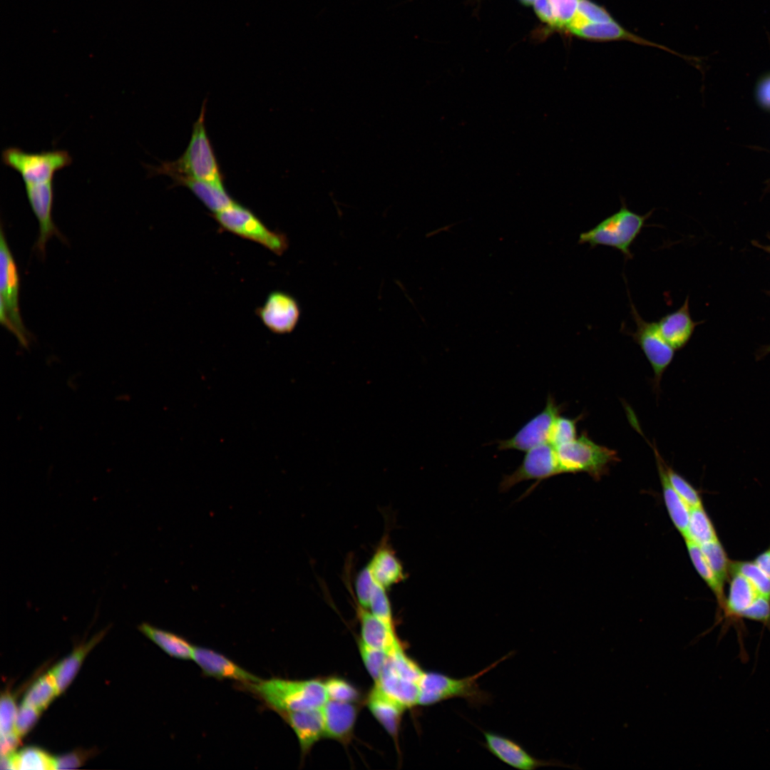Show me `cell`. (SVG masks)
<instances>
[{"label":"cell","mask_w":770,"mask_h":770,"mask_svg":"<svg viewBox=\"0 0 770 770\" xmlns=\"http://www.w3.org/2000/svg\"><path fill=\"white\" fill-rule=\"evenodd\" d=\"M21 737L16 732L5 735H1V756H6L15 753L16 749L21 744Z\"/></svg>","instance_id":"681fc988"},{"label":"cell","mask_w":770,"mask_h":770,"mask_svg":"<svg viewBox=\"0 0 770 770\" xmlns=\"http://www.w3.org/2000/svg\"><path fill=\"white\" fill-rule=\"evenodd\" d=\"M58 695L59 693L55 681L48 672L39 677L30 686L24 695L23 703L42 712Z\"/></svg>","instance_id":"f1b7e54d"},{"label":"cell","mask_w":770,"mask_h":770,"mask_svg":"<svg viewBox=\"0 0 770 770\" xmlns=\"http://www.w3.org/2000/svg\"><path fill=\"white\" fill-rule=\"evenodd\" d=\"M376 585L367 565L357 574L354 583V599L361 606L369 608L373 590Z\"/></svg>","instance_id":"b9f144b4"},{"label":"cell","mask_w":770,"mask_h":770,"mask_svg":"<svg viewBox=\"0 0 770 770\" xmlns=\"http://www.w3.org/2000/svg\"><path fill=\"white\" fill-rule=\"evenodd\" d=\"M107 629L96 634L89 640L78 645L64 659L58 662L50 671L59 694L66 691L78 674L88 653L100 642Z\"/></svg>","instance_id":"603a6c76"},{"label":"cell","mask_w":770,"mask_h":770,"mask_svg":"<svg viewBox=\"0 0 770 770\" xmlns=\"http://www.w3.org/2000/svg\"><path fill=\"white\" fill-rule=\"evenodd\" d=\"M20 279L18 268L9 247L4 230L0 237V320L24 346L28 332L19 310Z\"/></svg>","instance_id":"52a82bcc"},{"label":"cell","mask_w":770,"mask_h":770,"mask_svg":"<svg viewBox=\"0 0 770 770\" xmlns=\"http://www.w3.org/2000/svg\"><path fill=\"white\" fill-rule=\"evenodd\" d=\"M95 753L92 749H77L54 757V769H77L83 765Z\"/></svg>","instance_id":"f6af8a7d"},{"label":"cell","mask_w":770,"mask_h":770,"mask_svg":"<svg viewBox=\"0 0 770 770\" xmlns=\"http://www.w3.org/2000/svg\"><path fill=\"white\" fill-rule=\"evenodd\" d=\"M759 102L765 108H770V76L762 80L757 88Z\"/></svg>","instance_id":"f907efd6"},{"label":"cell","mask_w":770,"mask_h":770,"mask_svg":"<svg viewBox=\"0 0 770 770\" xmlns=\"http://www.w3.org/2000/svg\"><path fill=\"white\" fill-rule=\"evenodd\" d=\"M731 570L741 574L753 585L760 595L770 599V577L754 562L732 563Z\"/></svg>","instance_id":"e575fe53"},{"label":"cell","mask_w":770,"mask_h":770,"mask_svg":"<svg viewBox=\"0 0 770 770\" xmlns=\"http://www.w3.org/2000/svg\"><path fill=\"white\" fill-rule=\"evenodd\" d=\"M535 11L538 17L550 26L558 28L557 21L549 0H535Z\"/></svg>","instance_id":"c3c4849f"},{"label":"cell","mask_w":770,"mask_h":770,"mask_svg":"<svg viewBox=\"0 0 770 770\" xmlns=\"http://www.w3.org/2000/svg\"><path fill=\"white\" fill-rule=\"evenodd\" d=\"M729 592L725 599L722 610L727 622H736L741 620L743 612L760 595L753 585L741 574L732 572Z\"/></svg>","instance_id":"d4e9b609"},{"label":"cell","mask_w":770,"mask_h":770,"mask_svg":"<svg viewBox=\"0 0 770 770\" xmlns=\"http://www.w3.org/2000/svg\"><path fill=\"white\" fill-rule=\"evenodd\" d=\"M321 709L324 724V737L347 743L353 734L358 707L351 702L327 699Z\"/></svg>","instance_id":"2e32d148"},{"label":"cell","mask_w":770,"mask_h":770,"mask_svg":"<svg viewBox=\"0 0 770 770\" xmlns=\"http://www.w3.org/2000/svg\"><path fill=\"white\" fill-rule=\"evenodd\" d=\"M16 769H54V757L36 746H27L14 753Z\"/></svg>","instance_id":"d6a6232c"},{"label":"cell","mask_w":770,"mask_h":770,"mask_svg":"<svg viewBox=\"0 0 770 770\" xmlns=\"http://www.w3.org/2000/svg\"><path fill=\"white\" fill-rule=\"evenodd\" d=\"M18 707L12 694L6 690L2 692L0 702V733L5 735L15 732V722Z\"/></svg>","instance_id":"7bdbcfd3"},{"label":"cell","mask_w":770,"mask_h":770,"mask_svg":"<svg viewBox=\"0 0 770 770\" xmlns=\"http://www.w3.org/2000/svg\"><path fill=\"white\" fill-rule=\"evenodd\" d=\"M323 682L328 699L355 703L361 699L360 692L344 679L329 677Z\"/></svg>","instance_id":"8d00e7d4"},{"label":"cell","mask_w":770,"mask_h":770,"mask_svg":"<svg viewBox=\"0 0 770 770\" xmlns=\"http://www.w3.org/2000/svg\"><path fill=\"white\" fill-rule=\"evenodd\" d=\"M689 555L692 563L698 573L706 582L709 588L714 593L719 607L722 609L724 604V585L719 581L715 574L708 564L700 546L692 541L685 540Z\"/></svg>","instance_id":"4dcf8cb0"},{"label":"cell","mask_w":770,"mask_h":770,"mask_svg":"<svg viewBox=\"0 0 770 770\" xmlns=\"http://www.w3.org/2000/svg\"><path fill=\"white\" fill-rule=\"evenodd\" d=\"M560 473L555 448L549 442L545 443L526 451L518 468L503 477L500 490L507 491L518 483L529 480L540 482Z\"/></svg>","instance_id":"8fae6325"},{"label":"cell","mask_w":770,"mask_h":770,"mask_svg":"<svg viewBox=\"0 0 770 770\" xmlns=\"http://www.w3.org/2000/svg\"><path fill=\"white\" fill-rule=\"evenodd\" d=\"M769 352H770V345L764 347V349H762L760 354L761 356H764L765 354H768Z\"/></svg>","instance_id":"f5cc1de1"},{"label":"cell","mask_w":770,"mask_h":770,"mask_svg":"<svg viewBox=\"0 0 770 770\" xmlns=\"http://www.w3.org/2000/svg\"><path fill=\"white\" fill-rule=\"evenodd\" d=\"M630 314L636 324L634 332H628L639 345L654 372V387L659 389L662 375L673 360L674 351L661 335L657 322H647L639 314L629 295Z\"/></svg>","instance_id":"9c48e42d"},{"label":"cell","mask_w":770,"mask_h":770,"mask_svg":"<svg viewBox=\"0 0 770 770\" xmlns=\"http://www.w3.org/2000/svg\"><path fill=\"white\" fill-rule=\"evenodd\" d=\"M279 714L295 733L303 756L324 737V724L321 708L281 712Z\"/></svg>","instance_id":"e0dca14e"},{"label":"cell","mask_w":770,"mask_h":770,"mask_svg":"<svg viewBox=\"0 0 770 770\" xmlns=\"http://www.w3.org/2000/svg\"><path fill=\"white\" fill-rule=\"evenodd\" d=\"M1 161L29 185L53 181L56 172L71 164L72 158L65 150L29 153L18 147H9L2 151Z\"/></svg>","instance_id":"ba28073f"},{"label":"cell","mask_w":770,"mask_h":770,"mask_svg":"<svg viewBox=\"0 0 770 770\" xmlns=\"http://www.w3.org/2000/svg\"><path fill=\"white\" fill-rule=\"evenodd\" d=\"M247 686L278 714L321 708L328 699L324 682L317 679L272 678Z\"/></svg>","instance_id":"7a4b0ae2"},{"label":"cell","mask_w":770,"mask_h":770,"mask_svg":"<svg viewBox=\"0 0 770 770\" xmlns=\"http://www.w3.org/2000/svg\"><path fill=\"white\" fill-rule=\"evenodd\" d=\"M375 684L406 709L418 705L419 683L409 680L397 673L389 657Z\"/></svg>","instance_id":"cb8c5ba5"},{"label":"cell","mask_w":770,"mask_h":770,"mask_svg":"<svg viewBox=\"0 0 770 770\" xmlns=\"http://www.w3.org/2000/svg\"><path fill=\"white\" fill-rule=\"evenodd\" d=\"M366 704L376 719L397 742L401 722L406 708L386 695L376 684L367 697Z\"/></svg>","instance_id":"7402d4cb"},{"label":"cell","mask_w":770,"mask_h":770,"mask_svg":"<svg viewBox=\"0 0 770 770\" xmlns=\"http://www.w3.org/2000/svg\"><path fill=\"white\" fill-rule=\"evenodd\" d=\"M689 308L687 296L679 309L665 314L657 322L661 335L675 351L687 345L695 327L701 323L693 321Z\"/></svg>","instance_id":"ac0fdd59"},{"label":"cell","mask_w":770,"mask_h":770,"mask_svg":"<svg viewBox=\"0 0 770 770\" xmlns=\"http://www.w3.org/2000/svg\"><path fill=\"white\" fill-rule=\"evenodd\" d=\"M212 217L222 230L258 243L277 255L289 247L284 233L271 230L250 210L236 202Z\"/></svg>","instance_id":"8992f818"},{"label":"cell","mask_w":770,"mask_h":770,"mask_svg":"<svg viewBox=\"0 0 770 770\" xmlns=\"http://www.w3.org/2000/svg\"><path fill=\"white\" fill-rule=\"evenodd\" d=\"M580 419L581 416L570 419L559 416L553 426L549 443L555 448L576 438L577 423Z\"/></svg>","instance_id":"ab89813d"},{"label":"cell","mask_w":770,"mask_h":770,"mask_svg":"<svg viewBox=\"0 0 770 770\" xmlns=\"http://www.w3.org/2000/svg\"><path fill=\"white\" fill-rule=\"evenodd\" d=\"M700 548L712 571L724 585L729 577L731 563L718 539L704 543Z\"/></svg>","instance_id":"836d02e7"},{"label":"cell","mask_w":770,"mask_h":770,"mask_svg":"<svg viewBox=\"0 0 770 770\" xmlns=\"http://www.w3.org/2000/svg\"><path fill=\"white\" fill-rule=\"evenodd\" d=\"M666 470L672 486L688 505L691 508L702 505L701 498L697 491L684 478L667 464Z\"/></svg>","instance_id":"60d3db41"},{"label":"cell","mask_w":770,"mask_h":770,"mask_svg":"<svg viewBox=\"0 0 770 770\" xmlns=\"http://www.w3.org/2000/svg\"><path fill=\"white\" fill-rule=\"evenodd\" d=\"M138 627L169 656L185 660L192 658L194 646L181 636L146 622L141 623Z\"/></svg>","instance_id":"83f0119b"},{"label":"cell","mask_w":770,"mask_h":770,"mask_svg":"<svg viewBox=\"0 0 770 770\" xmlns=\"http://www.w3.org/2000/svg\"><path fill=\"white\" fill-rule=\"evenodd\" d=\"M555 449L561 473L584 472L598 479L619 461L616 451L596 443L586 432Z\"/></svg>","instance_id":"5b68a950"},{"label":"cell","mask_w":770,"mask_h":770,"mask_svg":"<svg viewBox=\"0 0 770 770\" xmlns=\"http://www.w3.org/2000/svg\"><path fill=\"white\" fill-rule=\"evenodd\" d=\"M173 179L176 185L188 188L213 213L226 208L235 202L223 185L183 176H177Z\"/></svg>","instance_id":"4316f807"},{"label":"cell","mask_w":770,"mask_h":770,"mask_svg":"<svg viewBox=\"0 0 770 770\" xmlns=\"http://www.w3.org/2000/svg\"><path fill=\"white\" fill-rule=\"evenodd\" d=\"M356 611L361 627L360 639L365 644L383 650L389 654L402 647L396 632L388 627L369 609L356 602Z\"/></svg>","instance_id":"d6986e66"},{"label":"cell","mask_w":770,"mask_h":770,"mask_svg":"<svg viewBox=\"0 0 770 770\" xmlns=\"http://www.w3.org/2000/svg\"><path fill=\"white\" fill-rule=\"evenodd\" d=\"M645 441L650 446L654 454L662 484L664 500L668 513L674 526L684 537L687 530L691 508L678 495L672 486L666 470V463L659 454L655 444L651 443L646 438Z\"/></svg>","instance_id":"44dd1931"},{"label":"cell","mask_w":770,"mask_h":770,"mask_svg":"<svg viewBox=\"0 0 770 770\" xmlns=\"http://www.w3.org/2000/svg\"><path fill=\"white\" fill-rule=\"evenodd\" d=\"M367 566L376 583L386 590L406 578L401 561L386 539L376 548Z\"/></svg>","instance_id":"ffe728a7"},{"label":"cell","mask_w":770,"mask_h":770,"mask_svg":"<svg viewBox=\"0 0 770 770\" xmlns=\"http://www.w3.org/2000/svg\"><path fill=\"white\" fill-rule=\"evenodd\" d=\"M484 747L498 759L519 770H534L543 766L571 768L558 761L544 760L533 756L515 741L493 732L483 731Z\"/></svg>","instance_id":"5bb4252c"},{"label":"cell","mask_w":770,"mask_h":770,"mask_svg":"<svg viewBox=\"0 0 770 770\" xmlns=\"http://www.w3.org/2000/svg\"><path fill=\"white\" fill-rule=\"evenodd\" d=\"M41 712L34 707L22 702L18 708L15 722V732L23 737L26 735L38 722Z\"/></svg>","instance_id":"ee69618b"},{"label":"cell","mask_w":770,"mask_h":770,"mask_svg":"<svg viewBox=\"0 0 770 770\" xmlns=\"http://www.w3.org/2000/svg\"><path fill=\"white\" fill-rule=\"evenodd\" d=\"M255 314L272 332L287 334L296 327L300 317V307L297 299L282 291H273Z\"/></svg>","instance_id":"4fadbf2b"},{"label":"cell","mask_w":770,"mask_h":770,"mask_svg":"<svg viewBox=\"0 0 770 770\" xmlns=\"http://www.w3.org/2000/svg\"><path fill=\"white\" fill-rule=\"evenodd\" d=\"M652 212L651 210L645 215H639L630 210L621 199L619 210L580 233L578 244H587L591 248L599 245L610 247L620 251L626 260L632 259L630 247Z\"/></svg>","instance_id":"277c9868"},{"label":"cell","mask_w":770,"mask_h":770,"mask_svg":"<svg viewBox=\"0 0 770 770\" xmlns=\"http://www.w3.org/2000/svg\"><path fill=\"white\" fill-rule=\"evenodd\" d=\"M521 1H523V4H525L526 5H530L531 4H533L535 0H521Z\"/></svg>","instance_id":"db71d44e"},{"label":"cell","mask_w":770,"mask_h":770,"mask_svg":"<svg viewBox=\"0 0 770 770\" xmlns=\"http://www.w3.org/2000/svg\"><path fill=\"white\" fill-rule=\"evenodd\" d=\"M389 659L397 673L417 683L425 672L416 661L404 652L402 647L389 654Z\"/></svg>","instance_id":"f35d334b"},{"label":"cell","mask_w":770,"mask_h":770,"mask_svg":"<svg viewBox=\"0 0 770 770\" xmlns=\"http://www.w3.org/2000/svg\"><path fill=\"white\" fill-rule=\"evenodd\" d=\"M358 646L365 668L376 682L381 676L389 654L367 645L361 639L358 642Z\"/></svg>","instance_id":"74e56055"},{"label":"cell","mask_w":770,"mask_h":770,"mask_svg":"<svg viewBox=\"0 0 770 770\" xmlns=\"http://www.w3.org/2000/svg\"><path fill=\"white\" fill-rule=\"evenodd\" d=\"M562 406L549 395L545 408L529 420L512 437L498 441L499 450L527 451L549 442L553 426L560 416Z\"/></svg>","instance_id":"30bf717a"},{"label":"cell","mask_w":770,"mask_h":770,"mask_svg":"<svg viewBox=\"0 0 770 770\" xmlns=\"http://www.w3.org/2000/svg\"><path fill=\"white\" fill-rule=\"evenodd\" d=\"M754 562L770 577V548L759 554Z\"/></svg>","instance_id":"816d5d0a"},{"label":"cell","mask_w":770,"mask_h":770,"mask_svg":"<svg viewBox=\"0 0 770 770\" xmlns=\"http://www.w3.org/2000/svg\"><path fill=\"white\" fill-rule=\"evenodd\" d=\"M512 653L480 672L463 678H454L438 672H424L419 682L418 705L430 706L453 698L464 699L473 707L486 704L490 702L491 695L480 687L478 679Z\"/></svg>","instance_id":"3957f363"},{"label":"cell","mask_w":770,"mask_h":770,"mask_svg":"<svg viewBox=\"0 0 770 770\" xmlns=\"http://www.w3.org/2000/svg\"><path fill=\"white\" fill-rule=\"evenodd\" d=\"M386 590L376 583L371 594L368 609L388 627L395 631L391 602Z\"/></svg>","instance_id":"d590c367"},{"label":"cell","mask_w":770,"mask_h":770,"mask_svg":"<svg viewBox=\"0 0 770 770\" xmlns=\"http://www.w3.org/2000/svg\"><path fill=\"white\" fill-rule=\"evenodd\" d=\"M583 38L596 41L626 40L634 43L662 48L674 54L668 48L649 41L625 30L615 21L606 23L588 24L572 32Z\"/></svg>","instance_id":"484cf974"},{"label":"cell","mask_w":770,"mask_h":770,"mask_svg":"<svg viewBox=\"0 0 770 770\" xmlns=\"http://www.w3.org/2000/svg\"><path fill=\"white\" fill-rule=\"evenodd\" d=\"M552 6L558 28H566L575 16L580 0H549Z\"/></svg>","instance_id":"7dc6e473"},{"label":"cell","mask_w":770,"mask_h":770,"mask_svg":"<svg viewBox=\"0 0 770 770\" xmlns=\"http://www.w3.org/2000/svg\"><path fill=\"white\" fill-rule=\"evenodd\" d=\"M192 659L206 676L236 680L245 684L261 681L223 654L206 647L194 646Z\"/></svg>","instance_id":"9a60e30c"},{"label":"cell","mask_w":770,"mask_h":770,"mask_svg":"<svg viewBox=\"0 0 770 770\" xmlns=\"http://www.w3.org/2000/svg\"><path fill=\"white\" fill-rule=\"evenodd\" d=\"M205 115V103H203L185 153L175 161L149 167L150 175L165 174L171 178L183 176L223 185L222 175L206 132Z\"/></svg>","instance_id":"6da1fadb"},{"label":"cell","mask_w":770,"mask_h":770,"mask_svg":"<svg viewBox=\"0 0 770 770\" xmlns=\"http://www.w3.org/2000/svg\"><path fill=\"white\" fill-rule=\"evenodd\" d=\"M26 194L30 206L38 220L39 233L35 243V250L43 257L46 255L48 240L53 236L64 241L65 238L54 224L52 217L53 203V181L25 185Z\"/></svg>","instance_id":"7c38bea8"},{"label":"cell","mask_w":770,"mask_h":770,"mask_svg":"<svg viewBox=\"0 0 770 770\" xmlns=\"http://www.w3.org/2000/svg\"><path fill=\"white\" fill-rule=\"evenodd\" d=\"M684 539L699 545L718 539L714 526L702 505L691 508Z\"/></svg>","instance_id":"f546056e"},{"label":"cell","mask_w":770,"mask_h":770,"mask_svg":"<svg viewBox=\"0 0 770 770\" xmlns=\"http://www.w3.org/2000/svg\"><path fill=\"white\" fill-rule=\"evenodd\" d=\"M614 21L602 6L590 0H580L577 12L566 29L570 32L588 24L606 23Z\"/></svg>","instance_id":"1f68e13d"},{"label":"cell","mask_w":770,"mask_h":770,"mask_svg":"<svg viewBox=\"0 0 770 770\" xmlns=\"http://www.w3.org/2000/svg\"><path fill=\"white\" fill-rule=\"evenodd\" d=\"M741 619L761 622L770 630V599L759 595L743 612Z\"/></svg>","instance_id":"bcb514c9"}]
</instances>
